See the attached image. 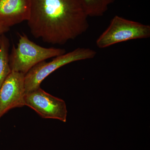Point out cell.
Listing matches in <instances>:
<instances>
[{"label": "cell", "mask_w": 150, "mask_h": 150, "mask_svg": "<svg viewBox=\"0 0 150 150\" xmlns=\"http://www.w3.org/2000/svg\"><path fill=\"white\" fill-rule=\"evenodd\" d=\"M66 53L64 49L46 48L39 46L23 33L19 35L17 47L13 46L12 48L9 56L10 67L11 71L25 75L38 63Z\"/></svg>", "instance_id": "cell-2"}, {"label": "cell", "mask_w": 150, "mask_h": 150, "mask_svg": "<svg viewBox=\"0 0 150 150\" xmlns=\"http://www.w3.org/2000/svg\"><path fill=\"white\" fill-rule=\"evenodd\" d=\"M25 76L11 71L0 88V119L7 112L25 105Z\"/></svg>", "instance_id": "cell-6"}, {"label": "cell", "mask_w": 150, "mask_h": 150, "mask_svg": "<svg viewBox=\"0 0 150 150\" xmlns=\"http://www.w3.org/2000/svg\"><path fill=\"white\" fill-rule=\"evenodd\" d=\"M10 28L5 27L4 25L0 24V44H1V41L2 37L4 34L5 33L8 31Z\"/></svg>", "instance_id": "cell-10"}, {"label": "cell", "mask_w": 150, "mask_h": 150, "mask_svg": "<svg viewBox=\"0 0 150 150\" xmlns=\"http://www.w3.org/2000/svg\"><path fill=\"white\" fill-rule=\"evenodd\" d=\"M115 0H82L88 17L102 16Z\"/></svg>", "instance_id": "cell-9"}, {"label": "cell", "mask_w": 150, "mask_h": 150, "mask_svg": "<svg viewBox=\"0 0 150 150\" xmlns=\"http://www.w3.org/2000/svg\"><path fill=\"white\" fill-rule=\"evenodd\" d=\"M30 0H0V24L9 28L27 21Z\"/></svg>", "instance_id": "cell-7"}, {"label": "cell", "mask_w": 150, "mask_h": 150, "mask_svg": "<svg viewBox=\"0 0 150 150\" xmlns=\"http://www.w3.org/2000/svg\"><path fill=\"white\" fill-rule=\"evenodd\" d=\"M88 17L82 0H30L27 21L35 38L64 45L87 31Z\"/></svg>", "instance_id": "cell-1"}, {"label": "cell", "mask_w": 150, "mask_h": 150, "mask_svg": "<svg viewBox=\"0 0 150 150\" xmlns=\"http://www.w3.org/2000/svg\"><path fill=\"white\" fill-rule=\"evenodd\" d=\"M24 101L25 106L35 110L42 118L67 121L68 111L65 101L40 87L25 93Z\"/></svg>", "instance_id": "cell-5"}, {"label": "cell", "mask_w": 150, "mask_h": 150, "mask_svg": "<svg viewBox=\"0 0 150 150\" xmlns=\"http://www.w3.org/2000/svg\"><path fill=\"white\" fill-rule=\"evenodd\" d=\"M0 132H1V129H0Z\"/></svg>", "instance_id": "cell-11"}, {"label": "cell", "mask_w": 150, "mask_h": 150, "mask_svg": "<svg viewBox=\"0 0 150 150\" xmlns=\"http://www.w3.org/2000/svg\"><path fill=\"white\" fill-rule=\"evenodd\" d=\"M9 46L8 39L4 34L0 44V88L11 71L9 62Z\"/></svg>", "instance_id": "cell-8"}, {"label": "cell", "mask_w": 150, "mask_h": 150, "mask_svg": "<svg viewBox=\"0 0 150 150\" xmlns=\"http://www.w3.org/2000/svg\"><path fill=\"white\" fill-rule=\"evenodd\" d=\"M96 54V51L91 48H78L55 57L51 62L44 61L38 63L25 76V93L40 87V84L47 77L61 67L77 61L93 59Z\"/></svg>", "instance_id": "cell-3"}, {"label": "cell", "mask_w": 150, "mask_h": 150, "mask_svg": "<svg viewBox=\"0 0 150 150\" xmlns=\"http://www.w3.org/2000/svg\"><path fill=\"white\" fill-rule=\"evenodd\" d=\"M150 36L149 25L115 16L97 38L96 44L98 48H105L121 42Z\"/></svg>", "instance_id": "cell-4"}]
</instances>
